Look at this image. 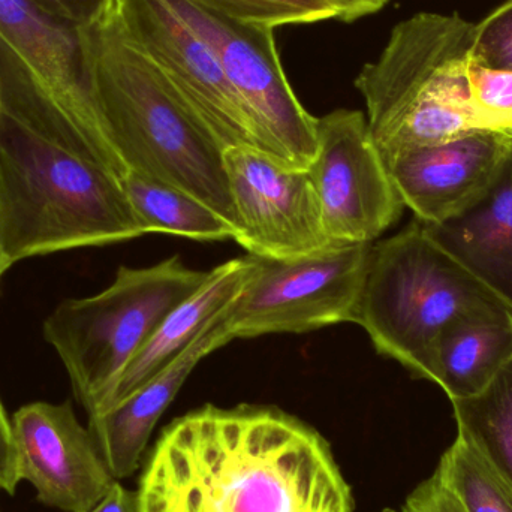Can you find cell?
<instances>
[{
	"label": "cell",
	"mask_w": 512,
	"mask_h": 512,
	"mask_svg": "<svg viewBox=\"0 0 512 512\" xmlns=\"http://www.w3.org/2000/svg\"><path fill=\"white\" fill-rule=\"evenodd\" d=\"M140 512H354L328 442L271 406L206 405L165 427Z\"/></svg>",
	"instance_id": "obj_1"
},
{
	"label": "cell",
	"mask_w": 512,
	"mask_h": 512,
	"mask_svg": "<svg viewBox=\"0 0 512 512\" xmlns=\"http://www.w3.org/2000/svg\"><path fill=\"white\" fill-rule=\"evenodd\" d=\"M78 30L90 95L128 173L192 195L236 228L224 147L104 17Z\"/></svg>",
	"instance_id": "obj_2"
},
{
	"label": "cell",
	"mask_w": 512,
	"mask_h": 512,
	"mask_svg": "<svg viewBox=\"0 0 512 512\" xmlns=\"http://www.w3.org/2000/svg\"><path fill=\"white\" fill-rule=\"evenodd\" d=\"M141 236L119 176L0 108V237L14 264Z\"/></svg>",
	"instance_id": "obj_3"
},
{
	"label": "cell",
	"mask_w": 512,
	"mask_h": 512,
	"mask_svg": "<svg viewBox=\"0 0 512 512\" xmlns=\"http://www.w3.org/2000/svg\"><path fill=\"white\" fill-rule=\"evenodd\" d=\"M475 23L418 12L400 21L375 62L355 78L382 158L484 131L472 104L468 63Z\"/></svg>",
	"instance_id": "obj_4"
},
{
	"label": "cell",
	"mask_w": 512,
	"mask_h": 512,
	"mask_svg": "<svg viewBox=\"0 0 512 512\" xmlns=\"http://www.w3.org/2000/svg\"><path fill=\"white\" fill-rule=\"evenodd\" d=\"M493 306L504 304L414 219L370 246L354 324L366 331L378 354L433 382L445 330Z\"/></svg>",
	"instance_id": "obj_5"
},
{
	"label": "cell",
	"mask_w": 512,
	"mask_h": 512,
	"mask_svg": "<svg viewBox=\"0 0 512 512\" xmlns=\"http://www.w3.org/2000/svg\"><path fill=\"white\" fill-rule=\"evenodd\" d=\"M0 108L51 140L128 174L87 86L80 30L33 0H0Z\"/></svg>",
	"instance_id": "obj_6"
},
{
	"label": "cell",
	"mask_w": 512,
	"mask_h": 512,
	"mask_svg": "<svg viewBox=\"0 0 512 512\" xmlns=\"http://www.w3.org/2000/svg\"><path fill=\"white\" fill-rule=\"evenodd\" d=\"M207 274L188 267L179 255L150 267L123 265L104 291L54 309L44 322V337L87 414L101 409L135 354Z\"/></svg>",
	"instance_id": "obj_7"
},
{
	"label": "cell",
	"mask_w": 512,
	"mask_h": 512,
	"mask_svg": "<svg viewBox=\"0 0 512 512\" xmlns=\"http://www.w3.org/2000/svg\"><path fill=\"white\" fill-rule=\"evenodd\" d=\"M370 246L333 245L286 259L252 255L254 271L224 313L231 339L354 322Z\"/></svg>",
	"instance_id": "obj_8"
},
{
	"label": "cell",
	"mask_w": 512,
	"mask_h": 512,
	"mask_svg": "<svg viewBox=\"0 0 512 512\" xmlns=\"http://www.w3.org/2000/svg\"><path fill=\"white\" fill-rule=\"evenodd\" d=\"M215 53L254 125L262 152L307 170L316 152V119L286 78L274 29L239 23L189 0H168Z\"/></svg>",
	"instance_id": "obj_9"
},
{
	"label": "cell",
	"mask_w": 512,
	"mask_h": 512,
	"mask_svg": "<svg viewBox=\"0 0 512 512\" xmlns=\"http://www.w3.org/2000/svg\"><path fill=\"white\" fill-rule=\"evenodd\" d=\"M99 15L149 60L225 150H262L215 53L168 0H107Z\"/></svg>",
	"instance_id": "obj_10"
},
{
	"label": "cell",
	"mask_w": 512,
	"mask_h": 512,
	"mask_svg": "<svg viewBox=\"0 0 512 512\" xmlns=\"http://www.w3.org/2000/svg\"><path fill=\"white\" fill-rule=\"evenodd\" d=\"M307 173L325 233L337 245H372L406 209L361 111L342 108L316 119Z\"/></svg>",
	"instance_id": "obj_11"
},
{
	"label": "cell",
	"mask_w": 512,
	"mask_h": 512,
	"mask_svg": "<svg viewBox=\"0 0 512 512\" xmlns=\"http://www.w3.org/2000/svg\"><path fill=\"white\" fill-rule=\"evenodd\" d=\"M236 215V240L249 255L297 258L337 245L328 239L307 170L254 147L224 152Z\"/></svg>",
	"instance_id": "obj_12"
},
{
	"label": "cell",
	"mask_w": 512,
	"mask_h": 512,
	"mask_svg": "<svg viewBox=\"0 0 512 512\" xmlns=\"http://www.w3.org/2000/svg\"><path fill=\"white\" fill-rule=\"evenodd\" d=\"M21 480L36 501L63 512H87L111 489V474L90 433L69 402H35L12 417Z\"/></svg>",
	"instance_id": "obj_13"
},
{
	"label": "cell",
	"mask_w": 512,
	"mask_h": 512,
	"mask_svg": "<svg viewBox=\"0 0 512 512\" xmlns=\"http://www.w3.org/2000/svg\"><path fill=\"white\" fill-rule=\"evenodd\" d=\"M512 138L477 131L385 159L406 209L424 224L462 212L495 176Z\"/></svg>",
	"instance_id": "obj_14"
},
{
	"label": "cell",
	"mask_w": 512,
	"mask_h": 512,
	"mask_svg": "<svg viewBox=\"0 0 512 512\" xmlns=\"http://www.w3.org/2000/svg\"><path fill=\"white\" fill-rule=\"evenodd\" d=\"M224 313L167 369L117 405L89 415L90 433L117 481L137 471L159 418L192 370L204 357L233 340L225 327Z\"/></svg>",
	"instance_id": "obj_15"
},
{
	"label": "cell",
	"mask_w": 512,
	"mask_h": 512,
	"mask_svg": "<svg viewBox=\"0 0 512 512\" xmlns=\"http://www.w3.org/2000/svg\"><path fill=\"white\" fill-rule=\"evenodd\" d=\"M424 227L512 312V141L475 200L447 221Z\"/></svg>",
	"instance_id": "obj_16"
},
{
	"label": "cell",
	"mask_w": 512,
	"mask_h": 512,
	"mask_svg": "<svg viewBox=\"0 0 512 512\" xmlns=\"http://www.w3.org/2000/svg\"><path fill=\"white\" fill-rule=\"evenodd\" d=\"M254 267V256L248 254L209 270L203 285L162 321L158 330L135 354L116 387L95 414L122 402L167 369L236 301Z\"/></svg>",
	"instance_id": "obj_17"
},
{
	"label": "cell",
	"mask_w": 512,
	"mask_h": 512,
	"mask_svg": "<svg viewBox=\"0 0 512 512\" xmlns=\"http://www.w3.org/2000/svg\"><path fill=\"white\" fill-rule=\"evenodd\" d=\"M512 360V312L487 307L463 316L442 334L433 382L453 400L469 399Z\"/></svg>",
	"instance_id": "obj_18"
},
{
	"label": "cell",
	"mask_w": 512,
	"mask_h": 512,
	"mask_svg": "<svg viewBox=\"0 0 512 512\" xmlns=\"http://www.w3.org/2000/svg\"><path fill=\"white\" fill-rule=\"evenodd\" d=\"M132 212L144 234H170L201 242L236 237V228L192 195L137 173L122 180Z\"/></svg>",
	"instance_id": "obj_19"
},
{
	"label": "cell",
	"mask_w": 512,
	"mask_h": 512,
	"mask_svg": "<svg viewBox=\"0 0 512 512\" xmlns=\"http://www.w3.org/2000/svg\"><path fill=\"white\" fill-rule=\"evenodd\" d=\"M451 403L459 435L512 484V360L486 390Z\"/></svg>",
	"instance_id": "obj_20"
},
{
	"label": "cell",
	"mask_w": 512,
	"mask_h": 512,
	"mask_svg": "<svg viewBox=\"0 0 512 512\" xmlns=\"http://www.w3.org/2000/svg\"><path fill=\"white\" fill-rule=\"evenodd\" d=\"M436 477L466 512H512V484L474 445L457 435Z\"/></svg>",
	"instance_id": "obj_21"
},
{
	"label": "cell",
	"mask_w": 512,
	"mask_h": 512,
	"mask_svg": "<svg viewBox=\"0 0 512 512\" xmlns=\"http://www.w3.org/2000/svg\"><path fill=\"white\" fill-rule=\"evenodd\" d=\"M222 17L254 26L276 27L313 24L337 18L328 0H189Z\"/></svg>",
	"instance_id": "obj_22"
},
{
	"label": "cell",
	"mask_w": 512,
	"mask_h": 512,
	"mask_svg": "<svg viewBox=\"0 0 512 512\" xmlns=\"http://www.w3.org/2000/svg\"><path fill=\"white\" fill-rule=\"evenodd\" d=\"M468 80L484 131L512 138V71L487 68L469 59Z\"/></svg>",
	"instance_id": "obj_23"
},
{
	"label": "cell",
	"mask_w": 512,
	"mask_h": 512,
	"mask_svg": "<svg viewBox=\"0 0 512 512\" xmlns=\"http://www.w3.org/2000/svg\"><path fill=\"white\" fill-rule=\"evenodd\" d=\"M471 59L487 68L512 71V0L475 23Z\"/></svg>",
	"instance_id": "obj_24"
},
{
	"label": "cell",
	"mask_w": 512,
	"mask_h": 512,
	"mask_svg": "<svg viewBox=\"0 0 512 512\" xmlns=\"http://www.w3.org/2000/svg\"><path fill=\"white\" fill-rule=\"evenodd\" d=\"M402 512H466L456 496L436 475L417 487L406 499Z\"/></svg>",
	"instance_id": "obj_25"
},
{
	"label": "cell",
	"mask_w": 512,
	"mask_h": 512,
	"mask_svg": "<svg viewBox=\"0 0 512 512\" xmlns=\"http://www.w3.org/2000/svg\"><path fill=\"white\" fill-rule=\"evenodd\" d=\"M20 481L23 480H21L14 427L0 400V490L11 496L15 495Z\"/></svg>",
	"instance_id": "obj_26"
},
{
	"label": "cell",
	"mask_w": 512,
	"mask_h": 512,
	"mask_svg": "<svg viewBox=\"0 0 512 512\" xmlns=\"http://www.w3.org/2000/svg\"><path fill=\"white\" fill-rule=\"evenodd\" d=\"M54 17L62 18L75 27L86 26L98 18L107 0H33Z\"/></svg>",
	"instance_id": "obj_27"
},
{
	"label": "cell",
	"mask_w": 512,
	"mask_h": 512,
	"mask_svg": "<svg viewBox=\"0 0 512 512\" xmlns=\"http://www.w3.org/2000/svg\"><path fill=\"white\" fill-rule=\"evenodd\" d=\"M87 512H140L138 492L126 489L120 481H116L107 495Z\"/></svg>",
	"instance_id": "obj_28"
},
{
	"label": "cell",
	"mask_w": 512,
	"mask_h": 512,
	"mask_svg": "<svg viewBox=\"0 0 512 512\" xmlns=\"http://www.w3.org/2000/svg\"><path fill=\"white\" fill-rule=\"evenodd\" d=\"M336 8L337 18L346 23L381 11L390 0H328Z\"/></svg>",
	"instance_id": "obj_29"
},
{
	"label": "cell",
	"mask_w": 512,
	"mask_h": 512,
	"mask_svg": "<svg viewBox=\"0 0 512 512\" xmlns=\"http://www.w3.org/2000/svg\"><path fill=\"white\" fill-rule=\"evenodd\" d=\"M12 264H14V261L9 258L8 252H6L5 246H3L2 237H0V279H2L3 273H5Z\"/></svg>",
	"instance_id": "obj_30"
},
{
	"label": "cell",
	"mask_w": 512,
	"mask_h": 512,
	"mask_svg": "<svg viewBox=\"0 0 512 512\" xmlns=\"http://www.w3.org/2000/svg\"><path fill=\"white\" fill-rule=\"evenodd\" d=\"M382 512H396V511H393V510H384Z\"/></svg>",
	"instance_id": "obj_31"
},
{
	"label": "cell",
	"mask_w": 512,
	"mask_h": 512,
	"mask_svg": "<svg viewBox=\"0 0 512 512\" xmlns=\"http://www.w3.org/2000/svg\"><path fill=\"white\" fill-rule=\"evenodd\" d=\"M0 492H2V490H0Z\"/></svg>",
	"instance_id": "obj_32"
}]
</instances>
